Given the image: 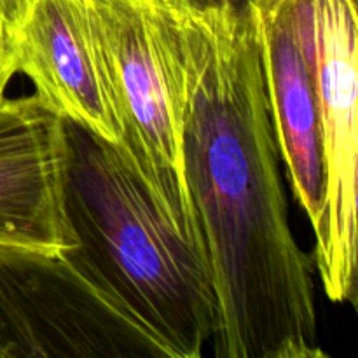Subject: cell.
Returning <instances> with one entry per match:
<instances>
[{
	"instance_id": "6da1fadb",
	"label": "cell",
	"mask_w": 358,
	"mask_h": 358,
	"mask_svg": "<svg viewBox=\"0 0 358 358\" xmlns=\"http://www.w3.org/2000/svg\"><path fill=\"white\" fill-rule=\"evenodd\" d=\"M173 6L184 56L185 184L219 306L213 353L325 357L313 264L290 229L254 7Z\"/></svg>"
},
{
	"instance_id": "7a4b0ae2",
	"label": "cell",
	"mask_w": 358,
	"mask_h": 358,
	"mask_svg": "<svg viewBox=\"0 0 358 358\" xmlns=\"http://www.w3.org/2000/svg\"><path fill=\"white\" fill-rule=\"evenodd\" d=\"M65 206L77 261L164 345L199 358L219 329L205 245L171 219L124 150L66 121Z\"/></svg>"
},
{
	"instance_id": "3957f363",
	"label": "cell",
	"mask_w": 358,
	"mask_h": 358,
	"mask_svg": "<svg viewBox=\"0 0 358 358\" xmlns=\"http://www.w3.org/2000/svg\"><path fill=\"white\" fill-rule=\"evenodd\" d=\"M90 9L122 124L119 147L171 219L203 243L184 173L185 77L173 2L90 0Z\"/></svg>"
},
{
	"instance_id": "277c9868",
	"label": "cell",
	"mask_w": 358,
	"mask_h": 358,
	"mask_svg": "<svg viewBox=\"0 0 358 358\" xmlns=\"http://www.w3.org/2000/svg\"><path fill=\"white\" fill-rule=\"evenodd\" d=\"M170 358L72 250L0 248V358Z\"/></svg>"
},
{
	"instance_id": "5b68a950",
	"label": "cell",
	"mask_w": 358,
	"mask_h": 358,
	"mask_svg": "<svg viewBox=\"0 0 358 358\" xmlns=\"http://www.w3.org/2000/svg\"><path fill=\"white\" fill-rule=\"evenodd\" d=\"M320 112L325 199L315 227V262L325 294L345 303L358 164V6L355 0H294Z\"/></svg>"
},
{
	"instance_id": "8992f818",
	"label": "cell",
	"mask_w": 358,
	"mask_h": 358,
	"mask_svg": "<svg viewBox=\"0 0 358 358\" xmlns=\"http://www.w3.org/2000/svg\"><path fill=\"white\" fill-rule=\"evenodd\" d=\"M16 73L66 121L121 145L122 124L90 0H28L7 35Z\"/></svg>"
},
{
	"instance_id": "52a82bcc",
	"label": "cell",
	"mask_w": 358,
	"mask_h": 358,
	"mask_svg": "<svg viewBox=\"0 0 358 358\" xmlns=\"http://www.w3.org/2000/svg\"><path fill=\"white\" fill-rule=\"evenodd\" d=\"M65 119L37 94L0 101V248L77 247L65 206Z\"/></svg>"
},
{
	"instance_id": "ba28073f",
	"label": "cell",
	"mask_w": 358,
	"mask_h": 358,
	"mask_svg": "<svg viewBox=\"0 0 358 358\" xmlns=\"http://www.w3.org/2000/svg\"><path fill=\"white\" fill-rule=\"evenodd\" d=\"M254 17L280 157L294 198L315 229L324 210L325 161L306 41L294 0H259Z\"/></svg>"
},
{
	"instance_id": "9c48e42d",
	"label": "cell",
	"mask_w": 358,
	"mask_h": 358,
	"mask_svg": "<svg viewBox=\"0 0 358 358\" xmlns=\"http://www.w3.org/2000/svg\"><path fill=\"white\" fill-rule=\"evenodd\" d=\"M345 303H350L358 311V164L355 177V192H353L352 254H350V271L345 290Z\"/></svg>"
},
{
	"instance_id": "30bf717a",
	"label": "cell",
	"mask_w": 358,
	"mask_h": 358,
	"mask_svg": "<svg viewBox=\"0 0 358 358\" xmlns=\"http://www.w3.org/2000/svg\"><path fill=\"white\" fill-rule=\"evenodd\" d=\"M173 2L191 10H196V13L219 9H231L243 13V10H250L259 0H173Z\"/></svg>"
},
{
	"instance_id": "8fae6325",
	"label": "cell",
	"mask_w": 358,
	"mask_h": 358,
	"mask_svg": "<svg viewBox=\"0 0 358 358\" xmlns=\"http://www.w3.org/2000/svg\"><path fill=\"white\" fill-rule=\"evenodd\" d=\"M14 76H16V69H14L7 37L0 31V101L6 98V90Z\"/></svg>"
},
{
	"instance_id": "7c38bea8",
	"label": "cell",
	"mask_w": 358,
	"mask_h": 358,
	"mask_svg": "<svg viewBox=\"0 0 358 358\" xmlns=\"http://www.w3.org/2000/svg\"><path fill=\"white\" fill-rule=\"evenodd\" d=\"M355 2H357V6H358V0H355Z\"/></svg>"
}]
</instances>
